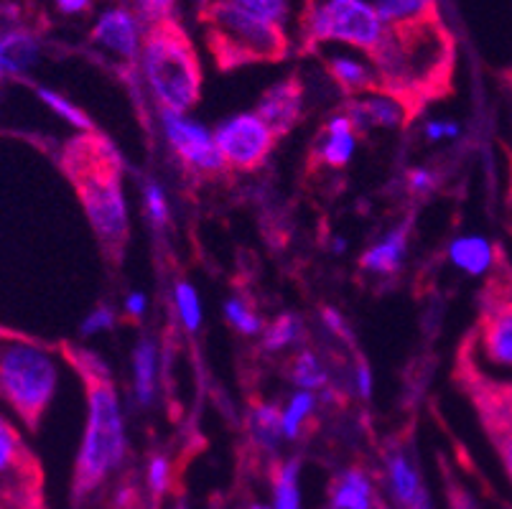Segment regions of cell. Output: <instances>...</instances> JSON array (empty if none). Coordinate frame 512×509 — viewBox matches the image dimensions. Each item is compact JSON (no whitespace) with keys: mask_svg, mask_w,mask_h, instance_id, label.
I'll return each mask as SVG.
<instances>
[{"mask_svg":"<svg viewBox=\"0 0 512 509\" xmlns=\"http://www.w3.org/2000/svg\"><path fill=\"white\" fill-rule=\"evenodd\" d=\"M510 148H512V102H510Z\"/></svg>","mask_w":512,"mask_h":509,"instance_id":"obj_45","label":"cell"},{"mask_svg":"<svg viewBox=\"0 0 512 509\" xmlns=\"http://www.w3.org/2000/svg\"><path fill=\"white\" fill-rule=\"evenodd\" d=\"M316 410V392L296 390L288 400L286 408L281 410V433L286 441H296L304 431L306 420L314 415Z\"/></svg>","mask_w":512,"mask_h":509,"instance_id":"obj_27","label":"cell"},{"mask_svg":"<svg viewBox=\"0 0 512 509\" xmlns=\"http://www.w3.org/2000/svg\"><path fill=\"white\" fill-rule=\"evenodd\" d=\"M406 247L408 230L406 227H395L393 232H388L383 240L375 242V245L362 255V268L377 275H393L395 270L403 265V260H406Z\"/></svg>","mask_w":512,"mask_h":509,"instance_id":"obj_23","label":"cell"},{"mask_svg":"<svg viewBox=\"0 0 512 509\" xmlns=\"http://www.w3.org/2000/svg\"><path fill=\"white\" fill-rule=\"evenodd\" d=\"M146 31L148 23L123 0H115L97 11L90 26V44L97 54L113 59L115 64L136 67Z\"/></svg>","mask_w":512,"mask_h":509,"instance_id":"obj_11","label":"cell"},{"mask_svg":"<svg viewBox=\"0 0 512 509\" xmlns=\"http://www.w3.org/2000/svg\"><path fill=\"white\" fill-rule=\"evenodd\" d=\"M248 509H273L271 504H260V502H255V504H250Z\"/></svg>","mask_w":512,"mask_h":509,"instance_id":"obj_44","label":"cell"},{"mask_svg":"<svg viewBox=\"0 0 512 509\" xmlns=\"http://www.w3.org/2000/svg\"><path fill=\"white\" fill-rule=\"evenodd\" d=\"M388 31L439 18V0H370Z\"/></svg>","mask_w":512,"mask_h":509,"instance_id":"obj_22","label":"cell"},{"mask_svg":"<svg viewBox=\"0 0 512 509\" xmlns=\"http://www.w3.org/2000/svg\"><path fill=\"white\" fill-rule=\"evenodd\" d=\"M64 166L100 245L120 255L128 240V204L110 143L92 133L82 135L64 153Z\"/></svg>","mask_w":512,"mask_h":509,"instance_id":"obj_2","label":"cell"},{"mask_svg":"<svg viewBox=\"0 0 512 509\" xmlns=\"http://www.w3.org/2000/svg\"><path fill=\"white\" fill-rule=\"evenodd\" d=\"M41 62V39L29 28H8L0 34V64L8 77H23Z\"/></svg>","mask_w":512,"mask_h":509,"instance_id":"obj_19","label":"cell"},{"mask_svg":"<svg viewBox=\"0 0 512 509\" xmlns=\"http://www.w3.org/2000/svg\"><path fill=\"white\" fill-rule=\"evenodd\" d=\"M301 107H304V87L296 77H286L273 84L271 90H265L255 112L273 130V135L281 138V135L291 133L293 125L299 123Z\"/></svg>","mask_w":512,"mask_h":509,"instance_id":"obj_16","label":"cell"},{"mask_svg":"<svg viewBox=\"0 0 512 509\" xmlns=\"http://www.w3.org/2000/svg\"><path fill=\"white\" fill-rule=\"evenodd\" d=\"M459 135V125L444 123V120H434L426 125V138L428 140H451Z\"/></svg>","mask_w":512,"mask_h":509,"instance_id":"obj_38","label":"cell"},{"mask_svg":"<svg viewBox=\"0 0 512 509\" xmlns=\"http://www.w3.org/2000/svg\"><path fill=\"white\" fill-rule=\"evenodd\" d=\"M324 324L329 326V329L334 331V334H344V324H342V316H337L332 311V308H327V311H324Z\"/></svg>","mask_w":512,"mask_h":509,"instance_id":"obj_43","label":"cell"},{"mask_svg":"<svg viewBox=\"0 0 512 509\" xmlns=\"http://www.w3.org/2000/svg\"><path fill=\"white\" fill-rule=\"evenodd\" d=\"M408 184H411V189L413 191H428L431 189V186H434V176L428 174L426 168H416V171H411V174H408Z\"/></svg>","mask_w":512,"mask_h":509,"instance_id":"obj_42","label":"cell"},{"mask_svg":"<svg viewBox=\"0 0 512 509\" xmlns=\"http://www.w3.org/2000/svg\"><path fill=\"white\" fill-rule=\"evenodd\" d=\"M225 319L227 324H230L235 331H240L242 336H255L263 331V321H260V316L255 314L253 308L242 301V298H230V301L225 303Z\"/></svg>","mask_w":512,"mask_h":509,"instance_id":"obj_33","label":"cell"},{"mask_svg":"<svg viewBox=\"0 0 512 509\" xmlns=\"http://www.w3.org/2000/svg\"><path fill=\"white\" fill-rule=\"evenodd\" d=\"M248 428L253 436L255 446L263 451H276L281 443V408L273 403H258L253 405L248 415Z\"/></svg>","mask_w":512,"mask_h":509,"instance_id":"obj_25","label":"cell"},{"mask_svg":"<svg viewBox=\"0 0 512 509\" xmlns=\"http://www.w3.org/2000/svg\"><path fill=\"white\" fill-rule=\"evenodd\" d=\"M482 293L477 344L487 362L512 370V273L497 260Z\"/></svg>","mask_w":512,"mask_h":509,"instance_id":"obj_10","label":"cell"},{"mask_svg":"<svg viewBox=\"0 0 512 509\" xmlns=\"http://www.w3.org/2000/svg\"><path fill=\"white\" fill-rule=\"evenodd\" d=\"M324 67L329 77L337 82V87L347 95H367V92L383 90L380 74H377L375 62L370 54H362L355 49H344V46H329L324 51Z\"/></svg>","mask_w":512,"mask_h":509,"instance_id":"obj_14","label":"cell"},{"mask_svg":"<svg viewBox=\"0 0 512 509\" xmlns=\"http://www.w3.org/2000/svg\"><path fill=\"white\" fill-rule=\"evenodd\" d=\"M273 509H304L301 502V461L288 459L273 474Z\"/></svg>","mask_w":512,"mask_h":509,"instance_id":"obj_26","label":"cell"},{"mask_svg":"<svg viewBox=\"0 0 512 509\" xmlns=\"http://www.w3.org/2000/svg\"><path fill=\"white\" fill-rule=\"evenodd\" d=\"M355 387H357V395L362 400H370L372 398V372L365 362L357 364L355 370Z\"/></svg>","mask_w":512,"mask_h":509,"instance_id":"obj_40","label":"cell"},{"mask_svg":"<svg viewBox=\"0 0 512 509\" xmlns=\"http://www.w3.org/2000/svg\"><path fill=\"white\" fill-rule=\"evenodd\" d=\"M446 255H449V263L456 270H462V273L472 275V278L490 275L497 265L495 245L482 235L456 237L449 245V250H446Z\"/></svg>","mask_w":512,"mask_h":509,"instance_id":"obj_21","label":"cell"},{"mask_svg":"<svg viewBox=\"0 0 512 509\" xmlns=\"http://www.w3.org/2000/svg\"><path fill=\"white\" fill-rule=\"evenodd\" d=\"M347 115L355 128H400L408 120V102L390 90H375L349 102Z\"/></svg>","mask_w":512,"mask_h":509,"instance_id":"obj_17","label":"cell"},{"mask_svg":"<svg viewBox=\"0 0 512 509\" xmlns=\"http://www.w3.org/2000/svg\"><path fill=\"white\" fill-rule=\"evenodd\" d=\"M158 377V347L153 339H141L133 349V390L141 405H151L156 395Z\"/></svg>","mask_w":512,"mask_h":509,"instance_id":"obj_24","label":"cell"},{"mask_svg":"<svg viewBox=\"0 0 512 509\" xmlns=\"http://www.w3.org/2000/svg\"><path fill=\"white\" fill-rule=\"evenodd\" d=\"M301 339V321L296 316H281L263 329V347L268 352H283Z\"/></svg>","mask_w":512,"mask_h":509,"instance_id":"obj_32","label":"cell"},{"mask_svg":"<svg viewBox=\"0 0 512 509\" xmlns=\"http://www.w3.org/2000/svg\"><path fill=\"white\" fill-rule=\"evenodd\" d=\"M64 354L79 372L87 392L85 431H82L72 476V497L85 502L123 466L128 454V436H125L123 405L105 364L82 349L64 347Z\"/></svg>","mask_w":512,"mask_h":509,"instance_id":"obj_1","label":"cell"},{"mask_svg":"<svg viewBox=\"0 0 512 509\" xmlns=\"http://www.w3.org/2000/svg\"><path fill=\"white\" fill-rule=\"evenodd\" d=\"M220 3H230L240 11L253 13V16L286 28L293 18V0H220Z\"/></svg>","mask_w":512,"mask_h":509,"instance_id":"obj_29","label":"cell"},{"mask_svg":"<svg viewBox=\"0 0 512 509\" xmlns=\"http://www.w3.org/2000/svg\"><path fill=\"white\" fill-rule=\"evenodd\" d=\"M202 23L209 46L222 67L278 62L291 49L286 26L265 21L220 0H202Z\"/></svg>","mask_w":512,"mask_h":509,"instance_id":"obj_6","label":"cell"},{"mask_svg":"<svg viewBox=\"0 0 512 509\" xmlns=\"http://www.w3.org/2000/svg\"><path fill=\"white\" fill-rule=\"evenodd\" d=\"M171 509H186V507H181V504H176V507H171Z\"/></svg>","mask_w":512,"mask_h":509,"instance_id":"obj_47","label":"cell"},{"mask_svg":"<svg viewBox=\"0 0 512 509\" xmlns=\"http://www.w3.org/2000/svg\"><path fill=\"white\" fill-rule=\"evenodd\" d=\"M146 482H148V489H151V494H156V497H161V494L169 492V487H171V464H169V459H166V456H153V459L148 461Z\"/></svg>","mask_w":512,"mask_h":509,"instance_id":"obj_36","label":"cell"},{"mask_svg":"<svg viewBox=\"0 0 512 509\" xmlns=\"http://www.w3.org/2000/svg\"><path fill=\"white\" fill-rule=\"evenodd\" d=\"M0 509H41L39 464L3 410H0Z\"/></svg>","mask_w":512,"mask_h":509,"instance_id":"obj_9","label":"cell"},{"mask_svg":"<svg viewBox=\"0 0 512 509\" xmlns=\"http://www.w3.org/2000/svg\"><path fill=\"white\" fill-rule=\"evenodd\" d=\"M357 148V128L352 123L347 112H339L324 128V135H321V143L316 148V156L324 166L329 168H344L352 156H355Z\"/></svg>","mask_w":512,"mask_h":509,"instance_id":"obj_20","label":"cell"},{"mask_svg":"<svg viewBox=\"0 0 512 509\" xmlns=\"http://www.w3.org/2000/svg\"><path fill=\"white\" fill-rule=\"evenodd\" d=\"M327 509H383V499L365 469L347 466L332 479Z\"/></svg>","mask_w":512,"mask_h":509,"instance_id":"obj_18","label":"cell"},{"mask_svg":"<svg viewBox=\"0 0 512 509\" xmlns=\"http://www.w3.org/2000/svg\"><path fill=\"white\" fill-rule=\"evenodd\" d=\"M383 90L400 97L418 95L446 77L451 64V41L441 21L388 31L372 54Z\"/></svg>","mask_w":512,"mask_h":509,"instance_id":"obj_5","label":"cell"},{"mask_svg":"<svg viewBox=\"0 0 512 509\" xmlns=\"http://www.w3.org/2000/svg\"><path fill=\"white\" fill-rule=\"evenodd\" d=\"M136 69L161 112L189 115L202 97L197 49L176 21L148 26Z\"/></svg>","mask_w":512,"mask_h":509,"instance_id":"obj_3","label":"cell"},{"mask_svg":"<svg viewBox=\"0 0 512 509\" xmlns=\"http://www.w3.org/2000/svg\"><path fill=\"white\" fill-rule=\"evenodd\" d=\"M174 301H176V308H179V319H181V326H184L189 334H197L199 329H202V298H199L197 288L192 286V283H186V280H181V283H176L174 286Z\"/></svg>","mask_w":512,"mask_h":509,"instance_id":"obj_30","label":"cell"},{"mask_svg":"<svg viewBox=\"0 0 512 509\" xmlns=\"http://www.w3.org/2000/svg\"><path fill=\"white\" fill-rule=\"evenodd\" d=\"M36 95H39V100L44 102V105L49 107V110L54 112L59 120H64L67 125H72L74 130H82L85 135L92 133V123H90V118L85 115V110H79V107L74 105L72 100H67L62 92L49 90V87H36Z\"/></svg>","mask_w":512,"mask_h":509,"instance_id":"obj_28","label":"cell"},{"mask_svg":"<svg viewBox=\"0 0 512 509\" xmlns=\"http://www.w3.org/2000/svg\"><path fill=\"white\" fill-rule=\"evenodd\" d=\"M146 308H148L146 293L141 291L128 293V298H125V314H128L130 319H141V316L146 314Z\"/></svg>","mask_w":512,"mask_h":509,"instance_id":"obj_41","label":"cell"},{"mask_svg":"<svg viewBox=\"0 0 512 509\" xmlns=\"http://www.w3.org/2000/svg\"><path fill=\"white\" fill-rule=\"evenodd\" d=\"M385 492L398 509H434L421 471L400 448L385 461Z\"/></svg>","mask_w":512,"mask_h":509,"instance_id":"obj_15","label":"cell"},{"mask_svg":"<svg viewBox=\"0 0 512 509\" xmlns=\"http://www.w3.org/2000/svg\"><path fill=\"white\" fill-rule=\"evenodd\" d=\"M8 74H6V69H3V64H0V82H3V79H6Z\"/></svg>","mask_w":512,"mask_h":509,"instance_id":"obj_46","label":"cell"},{"mask_svg":"<svg viewBox=\"0 0 512 509\" xmlns=\"http://www.w3.org/2000/svg\"><path fill=\"white\" fill-rule=\"evenodd\" d=\"M212 133L214 143L225 158V166L237 168V171H253L263 166L278 140L255 110L230 115Z\"/></svg>","mask_w":512,"mask_h":509,"instance_id":"obj_12","label":"cell"},{"mask_svg":"<svg viewBox=\"0 0 512 509\" xmlns=\"http://www.w3.org/2000/svg\"><path fill=\"white\" fill-rule=\"evenodd\" d=\"M291 380L296 382L299 390L316 392L321 390V387H327V372H324V367H321V362L314 357V354L301 352L299 357L293 359Z\"/></svg>","mask_w":512,"mask_h":509,"instance_id":"obj_31","label":"cell"},{"mask_svg":"<svg viewBox=\"0 0 512 509\" xmlns=\"http://www.w3.org/2000/svg\"><path fill=\"white\" fill-rule=\"evenodd\" d=\"M125 6H130L148 26L153 23L174 21V11L179 0H123Z\"/></svg>","mask_w":512,"mask_h":509,"instance_id":"obj_34","label":"cell"},{"mask_svg":"<svg viewBox=\"0 0 512 509\" xmlns=\"http://www.w3.org/2000/svg\"><path fill=\"white\" fill-rule=\"evenodd\" d=\"M456 382L462 385L469 403L477 410L484 436L495 448L507 484L512 487V385L497 382L479 372L467 347L462 349L459 362H456Z\"/></svg>","mask_w":512,"mask_h":509,"instance_id":"obj_8","label":"cell"},{"mask_svg":"<svg viewBox=\"0 0 512 509\" xmlns=\"http://www.w3.org/2000/svg\"><path fill=\"white\" fill-rule=\"evenodd\" d=\"M115 326V314L107 306H97L95 311L87 314V319L82 321V336H95L100 331H110Z\"/></svg>","mask_w":512,"mask_h":509,"instance_id":"obj_37","label":"cell"},{"mask_svg":"<svg viewBox=\"0 0 512 509\" xmlns=\"http://www.w3.org/2000/svg\"><path fill=\"white\" fill-rule=\"evenodd\" d=\"M161 130L166 143L189 171L214 176L225 171V158L214 143V133L184 112H161Z\"/></svg>","mask_w":512,"mask_h":509,"instance_id":"obj_13","label":"cell"},{"mask_svg":"<svg viewBox=\"0 0 512 509\" xmlns=\"http://www.w3.org/2000/svg\"><path fill=\"white\" fill-rule=\"evenodd\" d=\"M143 202H146L148 217H151L156 227L169 224V202H166L164 186L156 184V181H148L146 189H143Z\"/></svg>","mask_w":512,"mask_h":509,"instance_id":"obj_35","label":"cell"},{"mask_svg":"<svg viewBox=\"0 0 512 509\" xmlns=\"http://www.w3.org/2000/svg\"><path fill=\"white\" fill-rule=\"evenodd\" d=\"M54 6L62 16H85L92 11L95 0H54Z\"/></svg>","mask_w":512,"mask_h":509,"instance_id":"obj_39","label":"cell"},{"mask_svg":"<svg viewBox=\"0 0 512 509\" xmlns=\"http://www.w3.org/2000/svg\"><path fill=\"white\" fill-rule=\"evenodd\" d=\"M301 36L309 46H344L375 54L388 28L370 0H306L299 18Z\"/></svg>","mask_w":512,"mask_h":509,"instance_id":"obj_7","label":"cell"},{"mask_svg":"<svg viewBox=\"0 0 512 509\" xmlns=\"http://www.w3.org/2000/svg\"><path fill=\"white\" fill-rule=\"evenodd\" d=\"M62 364L46 344L0 329V403L36 428L57 398Z\"/></svg>","mask_w":512,"mask_h":509,"instance_id":"obj_4","label":"cell"}]
</instances>
